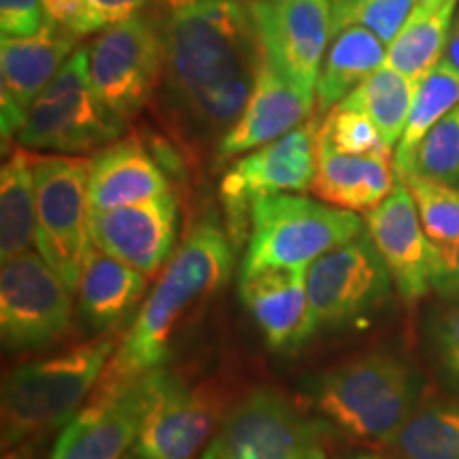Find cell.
<instances>
[{"label": "cell", "mask_w": 459, "mask_h": 459, "mask_svg": "<svg viewBox=\"0 0 459 459\" xmlns=\"http://www.w3.org/2000/svg\"><path fill=\"white\" fill-rule=\"evenodd\" d=\"M353 211L317 203L300 194L255 200L249 213V245L240 274L307 271L321 255L364 234Z\"/></svg>", "instance_id": "cell-5"}, {"label": "cell", "mask_w": 459, "mask_h": 459, "mask_svg": "<svg viewBox=\"0 0 459 459\" xmlns=\"http://www.w3.org/2000/svg\"><path fill=\"white\" fill-rule=\"evenodd\" d=\"M43 0H0V30L3 39L37 34L48 24Z\"/></svg>", "instance_id": "cell-35"}, {"label": "cell", "mask_w": 459, "mask_h": 459, "mask_svg": "<svg viewBox=\"0 0 459 459\" xmlns=\"http://www.w3.org/2000/svg\"><path fill=\"white\" fill-rule=\"evenodd\" d=\"M117 336L102 332L49 358L22 361L3 383V446L39 443L65 428L105 375Z\"/></svg>", "instance_id": "cell-3"}, {"label": "cell", "mask_w": 459, "mask_h": 459, "mask_svg": "<svg viewBox=\"0 0 459 459\" xmlns=\"http://www.w3.org/2000/svg\"><path fill=\"white\" fill-rule=\"evenodd\" d=\"M308 398L344 434L389 445L417 411L419 381L404 359L368 353L315 378Z\"/></svg>", "instance_id": "cell-4"}, {"label": "cell", "mask_w": 459, "mask_h": 459, "mask_svg": "<svg viewBox=\"0 0 459 459\" xmlns=\"http://www.w3.org/2000/svg\"><path fill=\"white\" fill-rule=\"evenodd\" d=\"M364 223L402 300L415 304L426 298L440 255L426 237L409 187L398 179L394 192L366 213Z\"/></svg>", "instance_id": "cell-16"}, {"label": "cell", "mask_w": 459, "mask_h": 459, "mask_svg": "<svg viewBox=\"0 0 459 459\" xmlns=\"http://www.w3.org/2000/svg\"><path fill=\"white\" fill-rule=\"evenodd\" d=\"M145 291V274L91 247L77 285L79 313L91 330L102 334L117 328Z\"/></svg>", "instance_id": "cell-23"}, {"label": "cell", "mask_w": 459, "mask_h": 459, "mask_svg": "<svg viewBox=\"0 0 459 459\" xmlns=\"http://www.w3.org/2000/svg\"><path fill=\"white\" fill-rule=\"evenodd\" d=\"M73 291L39 251L11 257L0 271V334L9 351L54 347L73 328Z\"/></svg>", "instance_id": "cell-10"}, {"label": "cell", "mask_w": 459, "mask_h": 459, "mask_svg": "<svg viewBox=\"0 0 459 459\" xmlns=\"http://www.w3.org/2000/svg\"><path fill=\"white\" fill-rule=\"evenodd\" d=\"M43 7L49 22L73 32L77 39L100 30L88 0H43Z\"/></svg>", "instance_id": "cell-36"}, {"label": "cell", "mask_w": 459, "mask_h": 459, "mask_svg": "<svg viewBox=\"0 0 459 459\" xmlns=\"http://www.w3.org/2000/svg\"><path fill=\"white\" fill-rule=\"evenodd\" d=\"M434 342L440 368L459 392V298L449 300V307L440 313L436 321Z\"/></svg>", "instance_id": "cell-34"}, {"label": "cell", "mask_w": 459, "mask_h": 459, "mask_svg": "<svg viewBox=\"0 0 459 459\" xmlns=\"http://www.w3.org/2000/svg\"><path fill=\"white\" fill-rule=\"evenodd\" d=\"M90 158L32 153L37 187V251L77 294L90 234Z\"/></svg>", "instance_id": "cell-7"}, {"label": "cell", "mask_w": 459, "mask_h": 459, "mask_svg": "<svg viewBox=\"0 0 459 459\" xmlns=\"http://www.w3.org/2000/svg\"><path fill=\"white\" fill-rule=\"evenodd\" d=\"M412 96H415V83L394 68L383 66L338 105L358 108L368 115L377 130L381 132L383 141L395 152V145L400 143L406 122H409Z\"/></svg>", "instance_id": "cell-27"}, {"label": "cell", "mask_w": 459, "mask_h": 459, "mask_svg": "<svg viewBox=\"0 0 459 459\" xmlns=\"http://www.w3.org/2000/svg\"><path fill=\"white\" fill-rule=\"evenodd\" d=\"M445 0H419V4L421 7H436V4H443Z\"/></svg>", "instance_id": "cell-42"}, {"label": "cell", "mask_w": 459, "mask_h": 459, "mask_svg": "<svg viewBox=\"0 0 459 459\" xmlns=\"http://www.w3.org/2000/svg\"><path fill=\"white\" fill-rule=\"evenodd\" d=\"M162 74V34L152 15H134L107 28L90 48L91 91L124 126L153 99Z\"/></svg>", "instance_id": "cell-8"}, {"label": "cell", "mask_w": 459, "mask_h": 459, "mask_svg": "<svg viewBox=\"0 0 459 459\" xmlns=\"http://www.w3.org/2000/svg\"><path fill=\"white\" fill-rule=\"evenodd\" d=\"M3 459H43L39 453V443H26L20 446H13L9 453H4Z\"/></svg>", "instance_id": "cell-40"}, {"label": "cell", "mask_w": 459, "mask_h": 459, "mask_svg": "<svg viewBox=\"0 0 459 459\" xmlns=\"http://www.w3.org/2000/svg\"><path fill=\"white\" fill-rule=\"evenodd\" d=\"M387 62V45L370 30L347 26L332 37L315 88L317 111H330Z\"/></svg>", "instance_id": "cell-24"}, {"label": "cell", "mask_w": 459, "mask_h": 459, "mask_svg": "<svg viewBox=\"0 0 459 459\" xmlns=\"http://www.w3.org/2000/svg\"><path fill=\"white\" fill-rule=\"evenodd\" d=\"M200 459H325V449L311 419L260 387L228 411Z\"/></svg>", "instance_id": "cell-9"}, {"label": "cell", "mask_w": 459, "mask_h": 459, "mask_svg": "<svg viewBox=\"0 0 459 459\" xmlns=\"http://www.w3.org/2000/svg\"><path fill=\"white\" fill-rule=\"evenodd\" d=\"M37 245V187L32 152L20 147L0 170V257H17Z\"/></svg>", "instance_id": "cell-26"}, {"label": "cell", "mask_w": 459, "mask_h": 459, "mask_svg": "<svg viewBox=\"0 0 459 459\" xmlns=\"http://www.w3.org/2000/svg\"><path fill=\"white\" fill-rule=\"evenodd\" d=\"M432 290L445 300L459 298V245L446 257H440L436 266Z\"/></svg>", "instance_id": "cell-38"}, {"label": "cell", "mask_w": 459, "mask_h": 459, "mask_svg": "<svg viewBox=\"0 0 459 459\" xmlns=\"http://www.w3.org/2000/svg\"><path fill=\"white\" fill-rule=\"evenodd\" d=\"M417 4L419 0H368V3H361L332 20V37L347 26H359L389 45L409 22Z\"/></svg>", "instance_id": "cell-33"}, {"label": "cell", "mask_w": 459, "mask_h": 459, "mask_svg": "<svg viewBox=\"0 0 459 459\" xmlns=\"http://www.w3.org/2000/svg\"><path fill=\"white\" fill-rule=\"evenodd\" d=\"M392 283L368 234L328 251L307 268V336L364 319L387 300Z\"/></svg>", "instance_id": "cell-11"}, {"label": "cell", "mask_w": 459, "mask_h": 459, "mask_svg": "<svg viewBox=\"0 0 459 459\" xmlns=\"http://www.w3.org/2000/svg\"><path fill=\"white\" fill-rule=\"evenodd\" d=\"M162 91L179 128L223 139L243 115L264 62L251 0H156Z\"/></svg>", "instance_id": "cell-1"}, {"label": "cell", "mask_w": 459, "mask_h": 459, "mask_svg": "<svg viewBox=\"0 0 459 459\" xmlns=\"http://www.w3.org/2000/svg\"><path fill=\"white\" fill-rule=\"evenodd\" d=\"M238 294L268 347L285 351L308 341L307 271L240 274Z\"/></svg>", "instance_id": "cell-20"}, {"label": "cell", "mask_w": 459, "mask_h": 459, "mask_svg": "<svg viewBox=\"0 0 459 459\" xmlns=\"http://www.w3.org/2000/svg\"><path fill=\"white\" fill-rule=\"evenodd\" d=\"M445 60L459 71V11L455 13V17H453L449 43H446V49H445Z\"/></svg>", "instance_id": "cell-39"}, {"label": "cell", "mask_w": 459, "mask_h": 459, "mask_svg": "<svg viewBox=\"0 0 459 459\" xmlns=\"http://www.w3.org/2000/svg\"><path fill=\"white\" fill-rule=\"evenodd\" d=\"M145 3L147 0H88L100 30H107V28L119 24V22L139 15Z\"/></svg>", "instance_id": "cell-37"}, {"label": "cell", "mask_w": 459, "mask_h": 459, "mask_svg": "<svg viewBox=\"0 0 459 459\" xmlns=\"http://www.w3.org/2000/svg\"><path fill=\"white\" fill-rule=\"evenodd\" d=\"M361 3H368V0H330V7H332V20H334L336 15L344 13V11L358 7Z\"/></svg>", "instance_id": "cell-41"}, {"label": "cell", "mask_w": 459, "mask_h": 459, "mask_svg": "<svg viewBox=\"0 0 459 459\" xmlns=\"http://www.w3.org/2000/svg\"><path fill=\"white\" fill-rule=\"evenodd\" d=\"M124 128L91 91L90 48H77L32 102L15 139L28 152L77 156L111 145Z\"/></svg>", "instance_id": "cell-6"}, {"label": "cell", "mask_w": 459, "mask_h": 459, "mask_svg": "<svg viewBox=\"0 0 459 459\" xmlns=\"http://www.w3.org/2000/svg\"><path fill=\"white\" fill-rule=\"evenodd\" d=\"M398 179L409 187L415 200L419 220L429 243L440 257H446L459 245V189L417 175H404Z\"/></svg>", "instance_id": "cell-30"}, {"label": "cell", "mask_w": 459, "mask_h": 459, "mask_svg": "<svg viewBox=\"0 0 459 459\" xmlns=\"http://www.w3.org/2000/svg\"><path fill=\"white\" fill-rule=\"evenodd\" d=\"M353 459H377V457H370V455H359V457H353Z\"/></svg>", "instance_id": "cell-43"}, {"label": "cell", "mask_w": 459, "mask_h": 459, "mask_svg": "<svg viewBox=\"0 0 459 459\" xmlns=\"http://www.w3.org/2000/svg\"><path fill=\"white\" fill-rule=\"evenodd\" d=\"M317 141L341 153L351 156H383L394 158V149L383 141L381 132L368 115L358 108L336 105L319 126Z\"/></svg>", "instance_id": "cell-32"}, {"label": "cell", "mask_w": 459, "mask_h": 459, "mask_svg": "<svg viewBox=\"0 0 459 459\" xmlns=\"http://www.w3.org/2000/svg\"><path fill=\"white\" fill-rule=\"evenodd\" d=\"M457 4L459 0H445L436 7L417 4L398 37L387 45L385 66L404 74L415 85L421 82L445 57Z\"/></svg>", "instance_id": "cell-25"}, {"label": "cell", "mask_w": 459, "mask_h": 459, "mask_svg": "<svg viewBox=\"0 0 459 459\" xmlns=\"http://www.w3.org/2000/svg\"><path fill=\"white\" fill-rule=\"evenodd\" d=\"M170 381V372L158 368L111 394H94L62 429L49 459H124Z\"/></svg>", "instance_id": "cell-12"}, {"label": "cell", "mask_w": 459, "mask_h": 459, "mask_svg": "<svg viewBox=\"0 0 459 459\" xmlns=\"http://www.w3.org/2000/svg\"><path fill=\"white\" fill-rule=\"evenodd\" d=\"M313 108L315 99L291 83L264 51V62L249 102L237 124L217 145V156L220 160H232L268 145L308 122L313 117Z\"/></svg>", "instance_id": "cell-19"}, {"label": "cell", "mask_w": 459, "mask_h": 459, "mask_svg": "<svg viewBox=\"0 0 459 459\" xmlns=\"http://www.w3.org/2000/svg\"><path fill=\"white\" fill-rule=\"evenodd\" d=\"M395 175H417L459 189V105L446 113Z\"/></svg>", "instance_id": "cell-31"}, {"label": "cell", "mask_w": 459, "mask_h": 459, "mask_svg": "<svg viewBox=\"0 0 459 459\" xmlns=\"http://www.w3.org/2000/svg\"><path fill=\"white\" fill-rule=\"evenodd\" d=\"M90 160L91 211L141 204L170 194L164 170L136 136L115 141Z\"/></svg>", "instance_id": "cell-21"}, {"label": "cell", "mask_w": 459, "mask_h": 459, "mask_svg": "<svg viewBox=\"0 0 459 459\" xmlns=\"http://www.w3.org/2000/svg\"><path fill=\"white\" fill-rule=\"evenodd\" d=\"M79 39L54 22L30 37L3 39L0 43V124L3 147L17 136L32 102L74 54Z\"/></svg>", "instance_id": "cell-18"}, {"label": "cell", "mask_w": 459, "mask_h": 459, "mask_svg": "<svg viewBox=\"0 0 459 459\" xmlns=\"http://www.w3.org/2000/svg\"><path fill=\"white\" fill-rule=\"evenodd\" d=\"M398 175L392 158L351 156L317 141V169L311 192L321 203L353 213H370L394 192Z\"/></svg>", "instance_id": "cell-22"}, {"label": "cell", "mask_w": 459, "mask_h": 459, "mask_svg": "<svg viewBox=\"0 0 459 459\" xmlns=\"http://www.w3.org/2000/svg\"><path fill=\"white\" fill-rule=\"evenodd\" d=\"M179 203L175 194L111 211H91V243L153 279L175 254Z\"/></svg>", "instance_id": "cell-17"}, {"label": "cell", "mask_w": 459, "mask_h": 459, "mask_svg": "<svg viewBox=\"0 0 459 459\" xmlns=\"http://www.w3.org/2000/svg\"><path fill=\"white\" fill-rule=\"evenodd\" d=\"M389 445L402 459H459V404L436 402L415 411Z\"/></svg>", "instance_id": "cell-29"}, {"label": "cell", "mask_w": 459, "mask_h": 459, "mask_svg": "<svg viewBox=\"0 0 459 459\" xmlns=\"http://www.w3.org/2000/svg\"><path fill=\"white\" fill-rule=\"evenodd\" d=\"M459 105V71L449 62L440 60L426 77L415 85L412 107L404 134L394 152V169H400L423 136L434 128L446 113Z\"/></svg>", "instance_id": "cell-28"}, {"label": "cell", "mask_w": 459, "mask_h": 459, "mask_svg": "<svg viewBox=\"0 0 459 459\" xmlns=\"http://www.w3.org/2000/svg\"><path fill=\"white\" fill-rule=\"evenodd\" d=\"M232 264L234 251L226 230L211 217L196 223L119 338L96 394H111L162 368L189 319L228 283Z\"/></svg>", "instance_id": "cell-2"}, {"label": "cell", "mask_w": 459, "mask_h": 459, "mask_svg": "<svg viewBox=\"0 0 459 459\" xmlns=\"http://www.w3.org/2000/svg\"><path fill=\"white\" fill-rule=\"evenodd\" d=\"M317 132L319 126L311 117L281 139L245 153L223 175L220 194L234 237L247 234V211L251 213L255 200L311 189L317 169Z\"/></svg>", "instance_id": "cell-13"}, {"label": "cell", "mask_w": 459, "mask_h": 459, "mask_svg": "<svg viewBox=\"0 0 459 459\" xmlns=\"http://www.w3.org/2000/svg\"><path fill=\"white\" fill-rule=\"evenodd\" d=\"M266 57L315 99L317 74L332 41L330 0H251Z\"/></svg>", "instance_id": "cell-14"}, {"label": "cell", "mask_w": 459, "mask_h": 459, "mask_svg": "<svg viewBox=\"0 0 459 459\" xmlns=\"http://www.w3.org/2000/svg\"><path fill=\"white\" fill-rule=\"evenodd\" d=\"M226 389L215 381L187 387L172 377L132 446L134 459H194L228 415Z\"/></svg>", "instance_id": "cell-15"}]
</instances>
